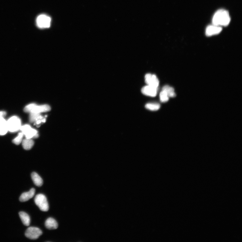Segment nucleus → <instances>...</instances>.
Listing matches in <instances>:
<instances>
[{
	"instance_id": "6e6552de",
	"label": "nucleus",
	"mask_w": 242,
	"mask_h": 242,
	"mask_svg": "<svg viewBox=\"0 0 242 242\" xmlns=\"http://www.w3.org/2000/svg\"><path fill=\"white\" fill-rule=\"evenodd\" d=\"M145 82L147 85L156 88H158L159 85V81L156 76L150 74L145 75Z\"/></svg>"
},
{
	"instance_id": "f03ea898",
	"label": "nucleus",
	"mask_w": 242,
	"mask_h": 242,
	"mask_svg": "<svg viewBox=\"0 0 242 242\" xmlns=\"http://www.w3.org/2000/svg\"><path fill=\"white\" fill-rule=\"evenodd\" d=\"M51 110V107L48 105H38L34 103L28 105L24 109V111L27 113H35L41 114L42 113L49 111Z\"/></svg>"
},
{
	"instance_id": "9b49d317",
	"label": "nucleus",
	"mask_w": 242,
	"mask_h": 242,
	"mask_svg": "<svg viewBox=\"0 0 242 242\" xmlns=\"http://www.w3.org/2000/svg\"><path fill=\"white\" fill-rule=\"evenodd\" d=\"M222 28V27L215 25H209L207 27L205 31V34L208 36L219 34L220 33Z\"/></svg>"
},
{
	"instance_id": "f257e3e1",
	"label": "nucleus",
	"mask_w": 242,
	"mask_h": 242,
	"mask_svg": "<svg viewBox=\"0 0 242 242\" xmlns=\"http://www.w3.org/2000/svg\"><path fill=\"white\" fill-rule=\"evenodd\" d=\"M231 20L229 12L225 10L221 9L217 11L214 15L212 23L214 25L226 26L229 25Z\"/></svg>"
},
{
	"instance_id": "423d86ee",
	"label": "nucleus",
	"mask_w": 242,
	"mask_h": 242,
	"mask_svg": "<svg viewBox=\"0 0 242 242\" xmlns=\"http://www.w3.org/2000/svg\"><path fill=\"white\" fill-rule=\"evenodd\" d=\"M36 22L38 26L40 28H48L51 26V19L46 15H41L38 16Z\"/></svg>"
},
{
	"instance_id": "2eb2a0df",
	"label": "nucleus",
	"mask_w": 242,
	"mask_h": 242,
	"mask_svg": "<svg viewBox=\"0 0 242 242\" xmlns=\"http://www.w3.org/2000/svg\"><path fill=\"white\" fill-rule=\"evenodd\" d=\"M19 215L23 224L27 226H29L30 222V217L29 215L24 212H20Z\"/></svg>"
},
{
	"instance_id": "1a4fd4ad",
	"label": "nucleus",
	"mask_w": 242,
	"mask_h": 242,
	"mask_svg": "<svg viewBox=\"0 0 242 242\" xmlns=\"http://www.w3.org/2000/svg\"><path fill=\"white\" fill-rule=\"evenodd\" d=\"M30 122L34 123L37 126L41 123L45 122L46 118L42 116L41 114L35 113H30Z\"/></svg>"
},
{
	"instance_id": "ddd939ff",
	"label": "nucleus",
	"mask_w": 242,
	"mask_h": 242,
	"mask_svg": "<svg viewBox=\"0 0 242 242\" xmlns=\"http://www.w3.org/2000/svg\"><path fill=\"white\" fill-rule=\"evenodd\" d=\"M45 225L46 227L50 230L57 229L58 227L57 222L53 218H48L46 221Z\"/></svg>"
},
{
	"instance_id": "0eeeda50",
	"label": "nucleus",
	"mask_w": 242,
	"mask_h": 242,
	"mask_svg": "<svg viewBox=\"0 0 242 242\" xmlns=\"http://www.w3.org/2000/svg\"><path fill=\"white\" fill-rule=\"evenodd\" d=\"M43 234L42 231L38 228L31 227L26 230L25 232V236L28 239L35 240L38 239Z\"/></svg>"
},
{
	"instance_id": "4468645a",
	"label": "nucleus",
	"mask_w": 242,
	"mask_h": 242,
	"mask_svg": "<svg viewBox=\"0 0 242 242\" xmlns=\"http://www.w3.org/2000/svg\"><path fill=\"white\" fill-rule=\"evenodd\" d=\"M31 177L32 181L36 186L40 187L43 185V180L37 173L34 172L32 173Z\"/></svg>"
},
{
	"instance_id": "f3484780",
	"label": "nucleus",
	"mask_w": 242,
	"mask_h": 242,
	"mask_svg": "<svg viewBox=\"0 0 242 242\" xmlns=\"http://www.w3.org/2000/svg\"><path fill=\"white\" fill-rule=\"evenodd\" d=\"M34 142L32 139L26 138L22 141V146L26 150H30L34 146Z\"/></svg>"
},
{
	"instance_id": "20e7f679",
	"label": "nucleus",
	"mask_w": 242,
	"mask_h": 242,
	"mask_svg": "<svg viewBox=\"0 0 242 242\" xmlns=\"http://www.w3.org/2000/svg\"><path fill=\"white\" fill-rule=\"evenodd\" d=\"M34 201L40 210L43 212H47L49 209V205L47 197L42 194H39L36 196Z\"/></svg>"
},
{
	"instance_id": "dca6fc26",
	"label": "nucleus",
	"mask_w": 242,
	"mask_h": 242,
	"mask_svg": "<svg viewBox=\"0 0 242 242\" xmlns=\"http://www.w3.org/2000/svg\"><path fill=\"white\" fill-rule=\"evenodd\" d=\"M8 131L7 121L4 118L0 119V135L6 134Z\"/></svg>"
},
{
	"instance_id": "412c9836",
	"label": "nucleus",
	"mask_w": 242,
	"mask_h": 242,
	"mask_svg": "<svg viewBox=\"0 0 242 242\" xmlns=\"http://www.w3.org/2000/svg\"><path fill=\"white\" fill-rule=\"evenodd\" d=\"M22 132L19 133L18 136L13 140V142L16 145H18L21 143L23 137Z\"/></svg>"
},
{
	"instance_id": "39448f33",
	"label": "nucleus",
	"mask_w": 242,
	"mask_h": 242,
	"mask_svg": "<svg viewBox=\"0 0 242 242\" xmlns=\"http://www.w3.org/2000/svg\"><path fill=\"white\" fill-rule=\"evenodd\" d=\"M20 130L22 131L26 138L32 139L38 137V132L35 129L32 128L29 125L25 124L21 126Z\"/></svg>"
},
{
	"instance_id": "9d476101",
	"label": "nucleus",
	"mask_w": 242,
	"mask_h": 242,
	"mask_svg": "<svg viewBox=\"0 0 242 242\" xmlns=\"http://www.w3.org/2000/svg\"><path fill=\"white\" fill-rule=\"evenodd\" d=\"M158 91V88L147 85L143 87L141 92L145 95L151 97H155Z\"/></svg>"
},
{
	"instance_id": "f8f14e48",
	"label": "nucleus",
	"mask_w": 242,
	"mask_h": 242,
	"mask_svg": "<svg viewBox=\"0 0 242 242\" xmlns=\"http://www.w3.org/2000/svg\"><path fill=\"white\" fill-rule=\"evenodd\" d=\"M35 192V189L32 188L29 191L23 193L20 197V201L24 202L28 201L34 196Z\"/></svg>"
},
{
	"instance_id": "6ab92c4d",
	"label": "nucleus",
	"mask_w": 242,
	"mask_h": 242,
	"mask_svg": "<svg viewBox=\"0 0 242 242\" xmlns=\"http://www.w3.org/2000/svg\"><path fill=\"white\" fill-rule=\"evenodd\" d=\"M160 105L157 103H148L145 105V108L151 111H157L160 108Z\"/></svg>"
},
{
	"instance_id": "7ed1b4c3",
	"label": "nucleus",
	"mask_w": 242,
	"mask_h": 242,
	"mask_svg": "<svg viewBox=\"0 0 242 242\" xmlns=\"http://www.w3.org/2000/svg\"><path fill=\"white\" fill-rule=\"evenodd\" d=\"M8 131L11 132H17L21 127V120L16 116L11 117L7 121Z\"/></svg>"
},
{
	"instance_id": "a211bd4d",
	"label": "nucleus",
	"mask_w": 242,
	"mask_h": 242,
	"mask_svg": "<svg viewBox=\"0 0 242 242\" xmlns=\"http://www.w3.org/2000/svg\"><path fill=\"white\" fill-rule=\"evenodd\" d=\"M162 90L167 92L169 97H175L176 94L175 92L174 88L168 85L164 86L162 88Z\"/></svg>"
},
{
	"instance_id": "4be33fe9",
	"label": "nucleus",
	"mask_w": 242,
	"mask_h": 242,
	"mask_svg": "<svg viewBox=\"0 0 242 242\" xmlns=\"http://www.w3.org/2000/svg\"><path fill=\"white\" fill-rule=\"evenodd\" d=\"M6 114V113L5 111H0V119L4 118Z\"/></svg>"
},
{
	"instance_id": "aec40b11",
	"label": "nucleus",
	"mask_w": 242,
	"mask_h": 242,
	"mask_svg": "<svg viewBox=\"0 0 242 242\" xmlns=\"http://www.w3.org/2000/svg\"><path fill=\"white\" fill-rule=\"evenodd\" d=\"M160 101L161 102L164 103L168 101L169 97L167 92L162 90L161 92L159 95Z\"/></svg>"
}]
</instances>
